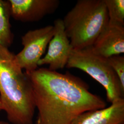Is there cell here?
<instances>
[{
	"label": "cell",
	"instance_id": "cell-9",
	"mask_svg": "<svg viewBox=\"0 0 124 124\" xmlns=\"http://www.w3.org/2000/svg\"><path fill=\"white\" fill-rule=\"evenodd\" d=\"M71 124H124V99L111 103L109 106L81 114Z\"/></svg>",
	"mask_w": 124,
	"mask_h": 124
},
{
	"label": "cell",
	"instance_id": "cell-13",
	"mask_svg": "<svg viewBox=\"0 0 124 124\" xmlns=\"http://www.w3.org/2000/svg\"><path fill=\"white\" fill-rule=\"evenodd\" d=\"M0 124H10L9 123L4 121H2V120H0Z\"/></svg>",
	"mask_w": 124,
	"mask_h": 124
},
{
	"label": "cell",
	"instance_id": "cell-10",
	"mask_svg": "<svg viewBox=\"0 0 124 124\" xmlns=\"http://www.w3.org/2000/svg\"><path fill=\"white\" fill-rule=\"evenodd\" d=\"M10 5L8 0H0V45L9 47L13 41L11 28Z\"/></svg>",
	"mask_w": 124,
	"mask_h": 124
},
{
	"label": "cell",
	"instance_id": "cell-7",
	"mask_svg": "<svg viewBox=\"0 0 124 124\" xmlns=\"http://www.w3.org/2000/svg\"><path fill=\"white\" fill-rule=\"evenodd\" d=\"M11 17L22 22L38 21L53 14L60 4L58 0H8Z\"/></svg>",
	"mask_w": 124,
	"mask_h": 124
},
{
	"label": "cell",
	"instance_id": "cell-14",
	"mask_svg": "<svg viewBox=\"0 0 124 124\" xmlns=\"http://www.w3.org/2000/svg\"><path fill=\"white\" fill-rule=\"evenodd\" d=\"M1 110H3V107L2 105L1 101H0V111H1Z\"/></svg>",
	"mask_w": 124,
	"mask_h": 124
},
{
	"label": "cell",
	"instance_id": "cell-5",
	"mask_svg": "<svg viewBox=\"0 0 124 124\" xmlns=\"http://www.w3.org/2000/svg\"><path fill=\"white\" fill-rule=\"evenodd\" d=\"M54 33L53 25L30 30L22 36V50L16 55L18 63L25 72L38 69V63L44 54Z\"/></svg>",
	"mask_w": 124,
	"mask_h": 124
},
{
	"label": "cell",
	"instance_id": "cell-1",
	"mask_svg": "<svg viewBox=\"0 0 124 124\" xmlns=\"http://www.w3.org/2000/svg\"><path fill=\"white\" fill-rule=\"evenodd\" d=\"M33 89L36 124H71L81 114L106 107V103L92 93L88 85L69 72L47 68L26 73Z\"/></svg>",
	"mask_w": 124,
	"mask_h": 124
},
{
	"label": "cell",
	"instance_id": "cell-4",
	"mask_svg": "<svg viewBox=\"0 0 124 124\" xmlns=\"http://www.w3.org/2000/svg\"><path fill=\"white\" fill-rule=\"evenodd\" d=\"M66 67L80 70L98 81L105 89L107 100L111 103L124 98V90L108 59L95 53L91 46L73 49Z\"/></svg>",
	"mask_w": 124,
	"mask_h": 124
},
{
	"label": "cell",
	"instance_id": "cell-12",
	"mask_svg": "<svg viewBox=\"0 0 124 124\" xmlns=\"http://www.w3.org/2000/svg\"><path fill=\"white\" fill-rule=\"evenodd\" d=\"M109 63L118 76L122 88L124 90V57L115 55L108 58Z\"/></svg>",
	"mask_w": 124,
	"mask_h": 124
},
{
	"label": "cell",
	"instance_id": "cell-6",
	"mask_svg": "<svg viewBox=\"0 0 124 124\" xmlns=\"http://www.w3.org/2000/svg\"><path fill=\"white\" fill-rule=\"evenodd\" d=\"M54 33L49 43L48 49L44 57L38 62V65H48V69L57 71L66 66L73 48L67 36L62 19L54 22Z\"/></svg>",
	"mask_w": 124,
	"mask_h": 124
},
{
	"label": "cell",
	"instance_id": "cell-11",
	"mask_svg": "<svg viewBox=\"0 0 124 124\" xmlns=\"http://www.w3.org/2000/svg\"><path fill=\"white\" fill-rule=\"evenodd\" d=\"M109 22L124 25V0H104Z\"/></svg>",
	"mask_w": 124,
	"mask_h": 124
},
{
	"label": "cell",
	"instance_id": "cell-2",
	"mask_svg": "<svg viewBox=\"0 0 124 124\" xmlns=\"http://www.w3.org/2000/svg\"><path fill=\"white\" fill-rule=\"evenodd\" d=\"M0 99L9 121L32 124L36 105L31 81L16 55L0 45Z\"/></svg>",
	"mask_w": 124,
	"mask_h": 124
},
{
	"label": "cell",
	"instance_id": "cell-8",
	"mask_svg": "<svg viewBox=\"0 0 124 124\" xmlns=\"http://www.w3.org/2000/svg\"><path fill=\"white\" fill-rule=\"evenodd\" d=\"M91 47L95 53L107 58L124 53V25L108 21Z\"/></svg>",
	"mask_w": 124,
	"mask_h": 124
},
{
	"label": "cell",
	"instance_id": "cell-3",
	"mask_svg": "<svg viewBox=\"0 0 124 124\" xmlns=\"http://www.w3.org/2000/svg\"><path fill=\"white\" fill-rule=\"evenodd\" d=\"M62 20L73 48L80 50L93 45L109 17L104 0H78Z\"/></svg>",
	"mask_w": 124,
	"mask_h": 124
}]
</instances>
